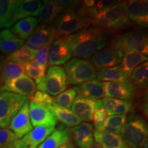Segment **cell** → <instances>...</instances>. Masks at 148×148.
Listing matches in <instances>:
<instances>
[{
	"instance_id": "1",
	"label": "cell",
	"mask_w": 148,
	"mask_h": 148,
	"mask_svg": "<svg viewBox=\"0 0 148 148\" xmlns=\"http://www.w3.org/2000/svg\"><path fill=\"white\" fill-rule=\"evenodd\" d=\"M109 32L99 27L87 26L66 36L72 53L76 58L86 59L106 47Z\"/></svg>"
},
{
	"instance_id": "2",
	"label": "cell",
	"mask_w": 148,
	"mask_h": 148,
	"mask_svg": "<svg viewBox=\"0 0 148 148\" xmlns=\"http://www.w3.org/2000/svg\"><path fill=\"white\" fill-rule=\"evenodd\" d=\"M127 1H119L112 6L101 11H97L95 6L86 9L85 14L92 26L108 31L116 30L128 26L130 20L125 13Z\"/></svg>"
},
{
	"instance_id": "3",
	"label": "cell",
	"mask_w": 148,
	"mask_h": 148,
	"mask_svg": "<svg viewBox=\"0 0 148 148\" xmlns=\"http://www.w3.org/2000/svg\"><path fill=\"white\" fill-rule=\"evenodd\" d=\"M89 25L87 16L80 8H77L61 13L55 22L54 27L57 38H59L75 34Z\"/></svg>"
},
{
	"instance_id": "4",
	"label": "cell",
	"mask_w": 148,
	"mask_h": 148,
	"mask_svg": "<svg viewBox=\"0 0 148 148\" xmlns=\"http://www.w3.org/2000/svg\"><path fill=\"white\" fill-rule=\"evenodd\" d=\"M148 126L144 118L132 116L126 120L121 130V136L130 148H141L147 139Z\"/></svg>"
},
{
	"instance_id": "5",
	"label": "cell",
	"mask_w": 148,
	"mask_h": 148,
	"mask_svg": "<svg viewBox=\"0 0 148 148\" xmlns=\"http://www.w3.org/2000/svg\"><path fill=\"white\" fill-rule=\"evenodd\" d=\"M68 85H79L96 77V69L86 59L74 58L64 66Z\"/></svg>"
},
{
	"instance_id": "6",
	"label": "cell",
	"mask_w": 148,
	"mask_h": 148,
	"mask_svg": "<svg viewBox=\"0 0 148 148\" xmlns=\"http://www.w3.org/2000/svg\"><path fill=\"white\" fill-rule=\"evenodd\" d=\"M36 89L47 92L49 95L56 96L68 87L64 67L51 66L47 69L45 77L36 84Z\"/></svg>"
},
{
	"instance_id": "7",
	"label": "cell",
	"mask_w": 148,
	"mask_h": 148,
	"mask_svg": "<svg viewBox=\"0 0 148 148\" xmlns=\"http://www.w3.org/2000/svg\"><path fill=\"white\" fill-rule=\"evenodd\" d=\"M29 99L10 92H0V128H5Z\"/></svg>"
},
{
	"instance_id": "8",
	"label": "cell",
	"mask_w": 148,
	"mask_h": 148,
	"mask_svg": "<svg viewBox=\"0 0 148 148\" xmlns=\"http://www.w3.org/2000/svg\"><path fill=\"white\" fill-rule=\"evenodd\" d=\"M111 45L119 48L123 53L136 51L145 56L148 54L147 35L140 29L130 31L118 36Z\"/></svg>"
},
{
	"instance_id": "9",
	"label": "cell",
	"mask_w": 148,
	"mask_h": 148,
	"mask_svg": "<svg viewBox=\"0 0 148 148\" xmlns=\"http://www.w3.org/2000/svg\"><path fill=\"white\" fill-rule=\"evenodd\" d=\"M123 53L119 48L110 45L97 51L90 57L89 61L95 69L112 67L121 63Z\"/></svg>"
},
{
	"instance_id": "10",
	"label": "cell",
	"mask_w": 148,
	"mask_h": 148,
	"mask_svg": "<svg viewBox=\"0 0 148 148\" xmlns=\"http://www.w3.org/2000/svg\"><path fill=\"white\" fill-rule=\"evenodd\" d=\"M39 0H18L14 1L7 27L12 26L16 21L29 16H38L41 7Z\"/></svg>"
},
{
	"instance_id": "11",
	"label": "cell",
	"mask_w": 148,
	"mask_h": 148,
	"mask_svg": "<svg viewBox=\"0 0 148 148\" xmlns=\"http://www.w3.org/2000/svg\"><path fill=\"white\" fill-rule=\"evenodd\" d=\"M72 57L71 48L66 37H59L53 40L48 53V65L60 66L66 64Z\"/></svg>"
},
{
	"instance_id": "12",
	"label": "cell",
	"mask_w": 148,
	"mask_h": 148,
	"mask_svg": "<svg viewBox=\"0 0 148 148\" xmlns=\"http://www.w3.org/2000/svg\"><path fill=\"white\" fill-rule=\"evenodd\" d=\"M104 97L132 101L136 95V89L130 82H103Z\"/></svg>"
},
{
	"instance_id": "13",
	"label": "cell",
	"mask_w": 148,
	"mask_h": 148,
	"mask_svg": "<svg viewBox=\"0 0 148 148\" xmlns=\"http://www.w3.org/2000/svg\"><path fill=\"white\" fill-rule=\"evenodd\" d=\"M36 90V84L26 75L3 82L0 86V92H10L24 96L29 99Z\"/></svg>"
},
{
	"instance_id": "14",
	"label": "cell",
	"mask_w": 148,
	"mask_h": 148,
	"mask_svg": "<svg viewBox=\"0 0 148 148\" xmlns=\"http://www.w3.org/2000/svg\"><path fill=\"white\" fill-rule=\"evenodd\" d=\"M29 115L33 127H56L58 121L47 106L32 101L29 103Z\"/></svg>"
},
{
	"instance_id": "15",
	"label": "cell",
	"mask_w": 148,
	"mask_h": 148,
	"mask_svg": "<svg viewBox=\"0 0 148 148\" xmlns=\"http://www.w3.org/2000/svg\"><path fill=\"white\" fill-rule=\"evenodd\" d=\"M103 107L101 99H92L76 96L71 106V110L82 121H92V114L97 108Z\"/></svg>"
},
{
	"instance_id": "16",
	"label": "cell",
	"mask_w": 148,
	"mask_h": 148,
	"mask_svg": "<svg viewBox=\"0 0 148 148\" xmlns=\"http://www.w3.org/2000/svg\"><path fill=\"white\" fill-rule=\"evenodd\" d=\"M55 128L53 126L35 127L23 137L16 140L14 148H38Z\"/></svg>"
},
{
	"instance_id": "17",
	"label": "cell",
	"mask_w": 148,
	"mask_h": 148,
	"mask_svg": "<svg viewBox=\"0 0 148 148\" xmlns=\"http://www.w3.org/2000/svg\"><path fill=\"white\" fill-rule=\"evenodd\" d=\"M57 38L54 26L41 24L38 25L27 38L25 46L36 51L49 40Z\"/></svg>"
},
{
	"instance_id": "18",
	"label": "cell",
	"mask_w": 148,
	"mask_h": 148,
	"mask_svg": "<svg viewBox=\"0 0 148 148\" xmlns=\"http://www.w3.org/2000/svg\"><path fill=\"white\" fill-rule=\"evenodd\" d=\"M9 128L14 133L17 139L23 137L33 129L29 115V102L23 105L21 110L11 120Z\"/></svg>"
},
{
	"instance_id": "19",
	"label": "cell",
	"mask_w": 148,
	"mask_h": 148,
	"mask_svg": "<svg viewBox=\"0 0 148 148\" xmlns=\"http://www.w3.org/2000/svg\"><path fill=\"white\" fill-rule=\"evenodd\" d=\"M125 13L130 21L139 26L147 27L148 25L147 1L133 0L127 1Z\"/></svg>"
},
{
	"instance_id": "20",
	"label": "cell",
	"mask_w": 148,
	"mask_h": 148,
	"mask_svg": "<svg viewBox=\"0 0 148 148\" xmlns=\"http://www.w3.org/2000/svg\"><path fill=\"white\" fill-rule=\"evenodd\" d=\"M71 138L78 148H87L94 143L93 127L88 123H82L70 130Z\"/></svg>"
},
{
	"instance_id": "21",
	"label": "cell",
	"mask_w": 148,
	"mask_h": 148,
	"mask_svg": "<svg viewBox=\"0 0 148 148\" xmlns=\"http://www.w3.org/2000/svg\"><path fill=\"white\" fill-rule=\"evenodd\" d=\"M70 140H71V136L69 127L60 124L55 128L38 148H58Z\"/></svg>"
},
{
	"instance_id": "22",
	"label": "cell",
	"mask_w": 148,
	"mask_h": 148,
	"mask_svg": "<svg viewBox=\"0 0 148 148\" xmlns=\"http://www.w3.org/2000/svg\"><path fill=\"white\" fill-rule=\"evenodd\" d=\"M77 96L92 99L104 98L102 82L97 79H90L75 87Z\"/></svg>"
},
{
	"instance_id": "23",
	"label": "cell",
	"mask_w": 148,
	"mask_h": 148,
	"mask_svg": "<svg viewBox=\"0 0 148 148\" xmlns=\"http://www.w3.org/2000/svg\"><path fill=\"white\" fill-rule=\"evenodd\" d=\"M48 108L54 115L57 121L62 123L64 126L73 127L82 123V120L70 109L59 106L54 102L48 106Z\"/></svg>"
},
{
	"instance_id": "24",
	"label": "cell",
	"mask_w": 148,
	"mask_h": 148,
	"mask_svg": "<svg viewBox=\"0 0 148 148\" xmlns=\"http://www.w3.org/2000/svg\"><path fill=\"white\" fill-rule=\"evenodd\" d=\"M61 13H62V11L58 1L51 0L43 1L38 14L39 18L38 20L44 25H51L52 23L56 22Z\"/></svg>"
},
{
	"instance_id": "25",
	"label": "cell",
	"mask_w": 148,
	"mask_h": 148,
	"mask_svg": "<svg viewBox=\"0 0 148 148\" xmlns=\"http://www.w3.org/2000/svg\"><path fill=\"white\" fill-rule=\"evenodd\" d=\"M94 140L102 148H130L121 134L93 131Z\"/></svg>"
},
{
	"instance_id": "26",
	"label": "cell",
	"mask_w": 148,
	"mask_h": 148,
	"mask_svg": "<svg viewBox=\"0 0 148 148\" xmlns=\"http://www.w3.org/2000/svg\"><path fill=\"white\" fill-rule=\"evenodd\" d=\"M24 40L5 29L0 32V52L3 53H11L24 45Z\"/></svg>"
},
{
	"instance_id": "27",
	"label": "cell",
	"mask_w": 148,
	"mask_h": 148,
	"mask_svg": "<svg viewBox=\"0 0 148 148\" xmlns=\"http://www.w3.org/2000/svg\"><path fill=\"white\" fill-rule=\"evenodd\" d=\"M24 73V64L4 59L0 70V84L21 76Z\"/></svg>"
},
{
	"instance_id": "28",
	"label": "cell",
	"mask_w": 148,
	"mask_h": 148,
	"mask_svg": "<svg viewBox=\"0 0 148 148\" xmlns=\"http://www.w3.org/2000/svg\"><path fill=\"white\" fill-rule=\"evenodd\" d=\"M127 120L126 114L108 116L106 121L99 125H94L95 130L101 132L120 134Z\"/></svg>"
},
{
	"instance_id": "29",
	"label": "cell",
	"mask_w": 148,
	"mask_h": 148,
	"mask_svg": "<svg viewBox=\"0 0 148 148\" xmlns=\"http://www.w3.org/2000/svg\"><path fill=\"white\" fill-rule=\"evenodd\" d=\"M96 78L101 82H130L128 76L120 65L99 69L96 71Z\"/></svg>"
},
{
	"instance_id": "30",
	"label": "cell",
	"mask_w": 148,
	"mask_h": 148,
	"mask_svg": "<svg viewBox=\"0 0 148 148\" xmlns=\"http://www.w3.org/2000/svg\"><path fill=\"white\" fill-rule=\"evenodd\" d=\"M38 25V18L29 16L18 21L10 29L12 32L21 39H26L32 34Z\"/></svg>"
},
{
	"instance_id": "31",
	"label": "cell",
	"mask_w": 148,
	"mask_h": 148,
	"mask_svg": "<svg viewBox=\"0 0 148 148\" xmlns=\"http://www.w3.org/2000/svg\"><path fill=\"white\" fill-rule=\"evenodd\" d=\"M147 56L143 53L136 51H127L123 53L120 66L129 77L130 74L136 66L143 62H147Z\"/></svg>"
},
{
	"instance_id": "32",
	"label": "cell",
	"mask_w": 148,
	"mask_h": 148,
	"mask_svg": "<svg viewBox=\"0 0 148 148\" xmlns=\"http://www.w3.org/2000/svg\"><path fill=\"white\" fill-rule=\"evenodd\" d=\"M129 81L136 89H145L148 83V63L147 62L136 66L129 75Z\"/></svg>"
},
{
	"instance_id": "33",
	"label": "cell",
	"mask_w": 148,
	"mask_h": 148,
	"mask_svg": "<svg viewBox=\"0 0 148 148\" xmlns=\"http://www.w3.org/2000/svg\"><path fill=\"white\" fill-rule=\"evenodd\" d=\"M34 50H32V49H29L25 45H24L14 52L10 53L7 56L6 59L24 64L34 59Z\"/></svg>"
},
{
	"instance_id": "34",
	"label": "cell",
	"mask_w": 148,
	"mask_h": 148,
	"mask_svg": "<svg viewBox=\"0 0 148 148\" xmlns=\"http://www.w3.org/2000/svg\"><path fill=\"white\" fill-rule=\"evenodd\" d=\"M24 73L27 77L36 81L37 84L45 77L46 70L38 66L34 60H30L24 64Z\"/></svg>"
},
{
	"instance_id": "35",
	"label": "cell",
	"mask_w": 148,
	"mask_h": 148,
	"mask_svg": "<svg viewBox=\"0 0 148 148\" xmlns=\"http://www.w3.org/2000/svg\"><path fill=\"white\" fill-rule=\"evenodd\" d=\"M76 95L77 92L75 87L69 88L53 97V102L59 106L70 109L71 108L74 99L76 97Z\"/></svg>"
},
{
	"instance_id": "36",
	"label": "cell",
	"mask_w": 148,
	"mask_h": 148,
	"mask_svg": "<svg viewBox=\"0 0 148 148\" xmlns=\"http://www.w3.org/2000/svg\"><path fill=\"white\" fill-rule=\"evenodd\" d=\"M55 39L49 40L45 45L35 51L34 57L33 60L34 61L38 66H41L42 69L47 70L48 66V53L51 44Z\"/></svg>"
},
{
	"instance_id": "37",
	"label": "cell",
	"mask_w": 148,
	"mask_h": 148,
	"mask_svg": "<svg viewBox=\"0 0 148 148\" xmlns=\"http://www.w3.org/2000/svg\"><path fill=\"white\" fill-rule=\"evenodd\" d=\"M14 3L13 0H0V28L8 26Z\"/></svg>"
},
{
	"instance_id": "38",
	"label": "cell",
	"mask_w": 148,
	"mask_h": 148,
	"mask_svg": "<svg viewBox=\"0 0 148 148\" xmlns=\"http://www.w3.org/2000/svg\"><path fill=\"white\" fill-rule=\"evenodd\" d=\"M17 138L10 130L0 128V148H14Z\"/></svg>"
},
{
	"instance_id": "39",
	"label": "cell",
	"mask_w": 148,
	"mask_h": 148,
	"mask_svg": "<svg viewBox=\"0 0 148 148\" xmlns=\"http://www.w3.org/2000/svg\"><path fill=\"white\" fill-rule=\"evenodd\" d=\"M29 99H30V101L32 102L45 105L47 107L53 103V97H51L49 94L38 90L34 92V94L29 98Z\"/></svg>"
},
{
	"instance_id": "40",
	"label": "cell",
	"mask_w": 148,
	"mask_h": 148,
	"mask_svg": "<svg viewBox=\"0 0 148 148\" xmlns=\"http://www.w3.org/2000/svg\"><path fill=\"white\" fill-rule=\"evenodd\" d=\"M132 104L130 101L119 99L114 108L108 114V116L126 114L127 113H128L130 111L132 110Z\"/></svg>"
},
{
	"instance_id": "41",
	"label": "cell",
	"mask_w": 148,
	"mask_h": 148,
	"mask_svg": "<svg viewBox=\"0 0 148 148\" xmlns=\"http://www.w3.org/2000/svg\"><path fill=\"white\" fill-rule=\"evenodd\" d=\"M108 113L103 107L97 108L92 114V119L94 125H99L103 123L108 118Z\"/></svg>"
},
{
	"instance_id": "42",
	"label": "cell",
	"mask_w": 148,
	"mask_h": 148,
	"mask_svg": "<svg viewBox=\"0 0 148 148\" xmlns=\"http://www.w3.org/2000/svg\"><path fill=\"white\" fill-rule=\"evenodd\" d=\"M117 1H95V8L97 11H101L104 9L112 6L115 3H118Z\"/></svg>"
},
{
	"instance_id": "43",
	"label": "cell",
	"mask_w": 148,
	"mask_h": 148,
	"mask_svg": "<svg viewBox=\"0 0 148 148\" xmlns=\"http://www.w3.org/2000/svg\"><path fill=\"white\" fill-rule=\"evenodd\" d=\"M58 148H78V147H77V146L73 143V141L70 140V141L68 142V143L61 145L60 147Z\"/></svg>"
},
{
	"instance_id": "44",
	"label": "cell",
	"mask_w": 148,
	"mask_h": 148,
	"mask_svg": "<svg viewBox=\"0 0 148 148\" xmlns=\"http://www.w3.org/2000/svg\"><path fill=\"white\" fill-rule=\"evenodd\" d=\"M87 148H102V147H101L98 143H92L91 145L89 146V147H88Z\"/></svg>"
},
{
	"instance_id": "45",
	"label": "cell",
	"mask_w": 148,
	"mask_h": 148,
	"mask_svg": "<svg viewBox=\"0 0 148 148\" xmlns=\"http://www.w3.org/2000/svg\"><path fill=\"white\" fill-rule=\"evenodd\" d=\"M4 59H3L2 57L0 56V70H1V64L3 63V61Z\"/></svg>"
}]
</instances>
